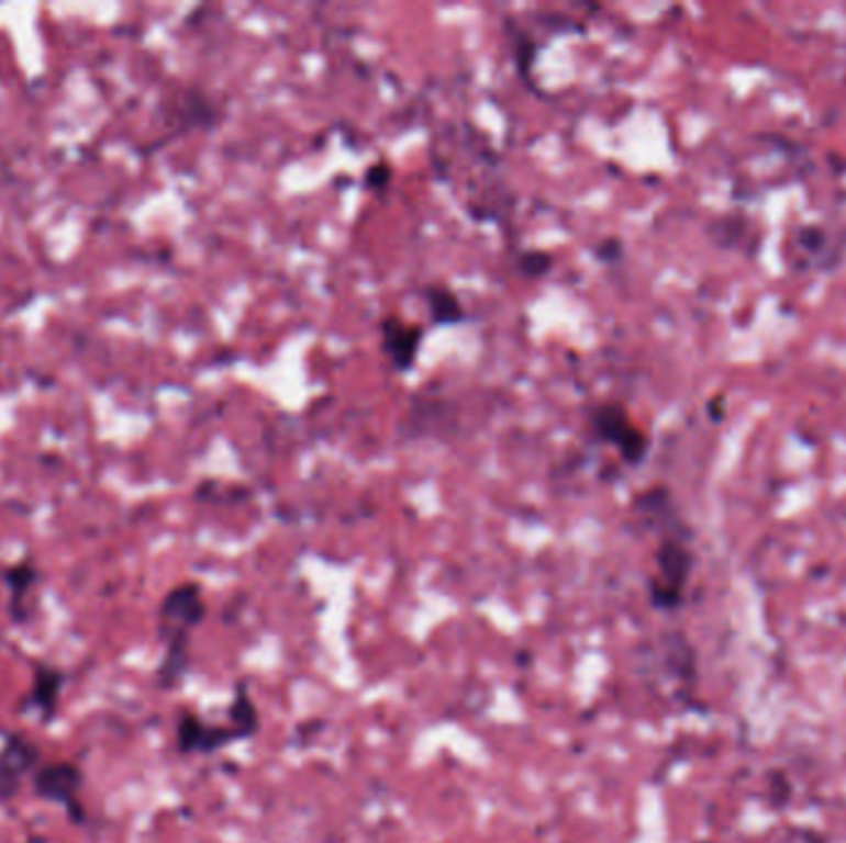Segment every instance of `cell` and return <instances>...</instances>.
Instances as JSON below:
<instances>
[{
	"label": "cell",
	"mask_w": 846,
	"mask_h": 843,
	"mask_svg": "<svg viewBox=\"0 0 846 843\" xmlns=\"http://www.w3.org/2000/svg\"><path fill=\"white\" fill-rule=\"evenodd\" d=\"M555 255L543 248H520L513 258V268L523 280H543L555 270Z\"/></svg>",
	"instance_id": "9a60e30c"
},
{
	"label": "cell",
	"mask_w": 846,
	"mask_h": 843,
	"mask_svg": "<svg viewBox=\"0 0 846 843\" xmlns=\"http://www.w3.org/2000/svg\"><path fill=\"white\" fill-rule=\"evenodd\" d=\"M688 529L678 525L666 529L656 549V574L652 576V602L658 609H676L681 604L688 576L693 570V554L688 549Z\"/></svg>",
	"instance_id": "3957f363"
},
{
	"label": "cell",
	"mask_w": 846,
	"mask_h": 843,
	"mask_svg": "<svg viewBox=\"0 0 846 843\" xmlns=\"http://www.w3.org/2000/svg\"><path fill=\"white\" fill-rule=\"evenodd\" d=\"M423 337L426 331L421 325H413L399 315L379 317V349L397 374H409L416 367Z\"/></svg>",
	"instance_id": "8992f818"
},
{
	"label": "cell",
	"mask_w": 846,
	"mask_h": 843,
	"mask_svg": "<svg viewBox=\"0 0 846 843\" xmlns=\"http://www.w3.org/2000/svg\"><path fill=\"white\" fill-rule=\"evenodd\" d=\"M456 406L448 398H434L426 394H416L411 398V406L403 416V436L407 440L456 434Z\"/></svg>",
	"instance_id": "ba28073f"
},
{
	"label": "cell",
	"mask_w": 846,
	"mask_h": 843,
	"mask_svg": "<svg viewBox=\"0 0 846 843\" xmlns=\"http://www.w3.org/2000/svg\"><path fill=\"white\" fill-rule=\"evenodd\" d=\"M41 764V750L27 734L8 732L0 744V801H11Z\"/></svg>",
	"instance_id": "5b68a950"
},
{
	"label": "cell",
	"mask_w": 846,
	"mask_h": 843,
	"mask_svg": "<svg viewBox=\"0 0 846 843\" xmlns=\"http://www.w3.org/2000/svg\"><path fill=\"white\" fill-rule=\"evenodd\" d=\"M205 619L203 586L181 582L166 592L156 614V636L162 643V661L156 668V685L162 690L179 688L191 663V636Z\"/></svg>",
	"instance_id": "6da1fadb"
},
{
	"label": "cell",
	"mask_w": 846,
	"mask_h": 843,
	"mask_svg": "<svg viewBox=\"0 0 846 843\" xmlns=\"http://www.w3.org/2000/svg\"><path fill=\"white\" fill-rule=\"evenodd\" d=\"M585 434L592 446L614 448L626 468H638L652 453V438L634 424L632 414L619 401H594L585 411Z\"/></svg>",
	"instance_id": "7a4b0ae2"
},
{
	"label": "cell",
	"mask_w": 846,
	"mask_h": 843,
	"mask_svg": "<svg viewBox=\"0 0 846 843\" xmlns=\"http://www.w3.org/2000/svg\"><path fill=\"white\" fill-rule=\"evenodd\" d=\"M225 715H229V722L233 724V730L241 734V740H251L253 734L260 730V715H258V708H255L251 685L245 681H238V685H235L233 700Z\"/></svg>",
	"instance_id": "5bb4252c"
},
{
	"label": "cell",
	"mask_w": 846,
	"mask_h": 843,
	"mask_svg": "<svg viewBox=\"0 0 846 843\" xmlns=\"http://www.w3.org/2000/svg\"><path fill=\"white\" fill-rule=\"evenodd\" d=\"M419 295L423 305H426L428 319L434 327H458L466 325L470 319L466 305L456 295V290H450L446 282H426V285L419 290Z\"/></svg>",
	"instance_id": "4fadbf2b"
},
{
	"label": "cell",
	"mask_w": 846,
	"mask_h": 843,
	"mask_svg": "<svg viewBox=\"0 0 846 843\" xmlns=\"http://www.w3.org/2000/svg\"><path fill=\"white\" fill-rule=\"evenodd\" d=\"M238 740L241 734L233 730L231 722L213 724L193 710H181L176 718V750L181 754H213Z\"/></svg>",
	"instance_id": "52a82bcc"
},
{
	"label": "cell",
	"mask_w": 846,
	"mask_h": 843,
	"mask_svg": "<svg viewBox=\"0 0 846 843\" xmlns=\"http://www.w3.org/2000/svg\"><path fill=\"white\" fill-rule=\"evenodd\" d=\"M223 116L225 112L219 102L211 100L205 92L196 90V87H189V90H183L171 102V114L166 122L174 124L171 136H179L193 130L211 132L215 126L223 124Z\"/></svg>",
	"instance_id": "9c48e42d"
},
{
	"label": "cell",
	"mask_w": 846,
	"mask_h": 843,
	"mask_svg": "<svg viewBox=\"0 0 846 843\" xmlns=\"http://www.w3.org/2000/svg\"><path fill=\"white\" fill-rule=\"evenodd\" d=\"M393 181V166L387 161V159H377L374 164L367 166V171H364V189H367L369 193H387L389 186Z\"/></svg>",
	"instance_id": "2e32d148"
},
{
	"label": "cell",
	"mask_w": 846,
	"mask_h": 843,
	"mask_svg": "<svg viewBox=\"0 0 846 843\" xmlns=\"http://www.w3.org/2000/svg\"><path fill=\"white\" fill-rule=\"evenodd\" d=\"M3 584L8 589V609L15 623H25L33 616L31 596L41 584V570H37L33 559H21L3 570Z\"/></svg>",
	"instance_id": "8fae6325"
},
{
	"label": "cell",
	"mask_w": 846,
	"mask_h": 843,
	"mask_svg": "<svg viewBox=\"0 0 846 843\" xmlns=\"http://www.w3.org/2000/svg\"><path fill=\"white\" fill-rule=\"evenodd\" d=\"M31 784L37 799L63 807L73 823L87 821V809L82 801L85 772L80 764L73 760L43 762L31 777Z\"/></svg>",
	"instance_id": "277c9868"
},
{
	"label": "cell",
	"mask_w": 846,
	"mask_h": 843,
	"mask_svg": "<svg viewBox=\"0 0 846 843\" xmlns=\"http://www.w3.org/2000/svg\"><path fill=\"white\" fill-rule=\"evenodd\" d=\"M503 35L510 47V57H513V67L517 80L523 82L530 90H535L533 77H535V65H537V55H539V43L537 37L527 31V27L515 21L513 15L503 18Z\"/></svg>",
	"instance_id": "7c38bea8"
},
{
	"label": "cell",
	"mask_w": 846,
	"mask_h": 843,
	"mask_svg": "<svg viewBox=\"0 0 846 843\" xmlns=\"http://www.w3.org/2000/svg\"><path fill=\"white\" fill-rule=\"evenodd\" d=\"M594 260L602 265H619L624 260V240L616 238V235H606V238L597 240L592 248Z\"/></svg>",
	"instance_id": "e0dca14e"
},
{
	"label": "cell",
	"mask_w": 846,
	"mask_h": 843,
	"mask_svg": "<svg viewBox=\"0 0 846 843\" xmlns=\"http://www.w3.org/2000/svg\"><path fill=\"white\" fill-rule=\"evenodd\" d=\"M65 685L67 675L57 665L45 661L33 663V685L21 702V712H35L43 724H51L60 708Z\"/></svg>",
	"instance_id": "30bf717a"
}]
</instances>
